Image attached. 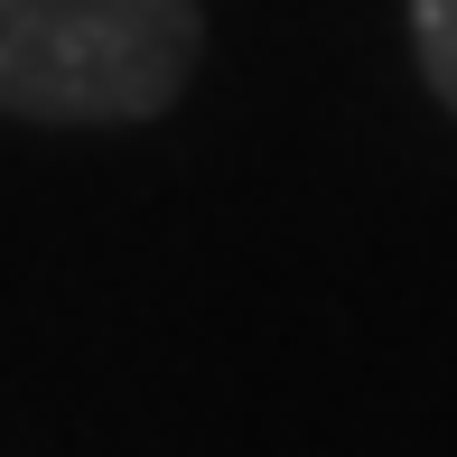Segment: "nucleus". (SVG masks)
I'll return each instance as SVG.
<instances>
[{"label": "nucleus", "instance_id": "2", "mask_svg": "<svg viewBox=\"0 0 457 457\" xmlns=\"http://www.w3.org/2000/svg\"><path fill=\"white\" fill-rule=\"evenodd\" d=\"M411 56H420L429 94L457 112V0H411Z\"/></svg>", "mask_w": 457, "mask_h": 457}, {"label": "nucleus", "instance_id": "1", "mask_svg": "<svg viewBox=\"0 0 457 457\" xmlns=\"http://www.w3.org/2000/svg\"><path fill=\"white\" fill-rule=\"evenodd\" d=\"M196 0H0V112L56 131L159 121L196 85Z\"/></svg>", "mask_w": 457, "mask_h": 457}]
</instances>
